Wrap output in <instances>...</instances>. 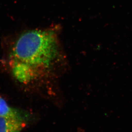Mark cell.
I'll return each instance as SVG.
<instances>
[{
  "mask_svg": "<svg viewBox=\"0 0 132 132\" xmlns=\"http://www.w3.org/2000/svg\"><path fill=\"white\" fill-rule=\"evenodd\" d=\"M64 62L57 34L50 29L33 30L19 37L12 50L9 65L19 82L31 85L39 96L59 106L62 103L55 80Z\"/></svg>",
  "mask_w": 132,
  "mask_h": 132,
  "instance_id": "cell-1",
  "label": "cell"
},
{
  "mask_svg": "<svg viewBox=\"0 0 132 132\" xmlns=\"http://www.w3.org/2000/svg\"><path fill=\"white\" fill-rule=\"evenodd\" d=\"M36 118L33 114L26 117L0 116V132H21Z\"/></svg>",
  "mask_w": 132,
  "mask_h": 132,
  "instance_id": "cell-2",
  "label": "cell"
},
{
  "mask_svg": "<svg viewBox=\"0 0 132 132\" xmlns=\"http://www.w3.org/2000/svg\"><path fill=\"white\" fill-rule=\"evenodd\" d=\"M32 115L29 112L10 106L6 100L0 96V116L26 117Z\"/></svg>",
  "mask_w": 132,
  "mask_h": 132,
  "instance_id": "cell-3",
  "label": "cell"
},
{
  "mask_svg": "<svg viewBox=\"0 0 132 132\" xmlns=\"http://www.w3.org/2000/svg\"><path fill=\"white\" fill-rule=\"evenodd\" d=\"M76 132H83V130H81V129H79V130H78Z\"/></svg>",
  "mask_w": 132,
  "mask_h": 132,
  "instance_id": "cell-4",
  "label": "cell"
}]
</instances>
